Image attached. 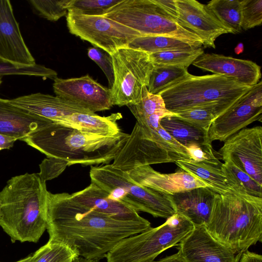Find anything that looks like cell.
<instances>
[{"mask_svg": "<svg viewBox=\"0 0 262 262\" xmlns=\"http://www.w3.org/2000/svg\"><path fill=\"white\" fill-rule=\"evenodd\" d=\"M9 100L14 105L52 122H57L61 118L74 113L95 114L73 101L40 93L22 96Z\"/></svg>", "mask_w": 262, "mask_h": 262, "instance_id": "cell-20", "label": "cell"}, {"mask_svg": "<svg viewBox=\"0 0 262 262\" xmlns=\"http://www.w3.org/2000/svg\"><path fill=\"white\" fill-rule=\"evenodd\" d=\"M237 99H224L176 113V116L208 132L213 121L229 109Z\"/></svg>", "mask_w": 262, "mask_h": 262, "instance_id": "cell-27", "label": "cell"}, {"mask_svg": "<svg viewBox=\"0 0 262 262\" xmlns=\"http://www.w3.org/2000/svg\"><path fill=\"white\" fill-rule=\"evenodd\" d=\"M256 121H262L261 81L213 121L208 129L210 140L224 142Z\"/></svg>", "mask_w": 262, "mask_h": 262, "instance_id": "cell-12", "label": "cell"}, {"mask_svg": "<svg viewBox=\"0 0 262 262\" xmlns=\"http://www.w3.org/2000/svg\"><path fill=\"white\" fill-rule=\"evenodd\" d=\"M148 262H183L180 256L177 252L174 254L166 256L158 260H152Z\"/></svg>", "mask_w": 262, "mask_h": 262, "instance_id": "cell-45", "label": "cell"}, {"mask_svg": "<svg viewBox=\"0 0 262 262\" xmlns=\"http://www.w3.org/2000/svg\"><path fill=\"white\" fill-rule=\"evenodd\" d=\"M52 123L0 98V134L21 140Z\"/></svg>", "mask_w": 262, "mask_h": 262, "instance_id": "cell-22", "label": "cell"}, {"mask_svg": "<svg viewBox=\"0 0 262 262\" xmlns=\"http://www.w3.org/2000/svg\"><path fill=\"white\" fill-rule=\"evenodd\" d=\"M68 166L66 161L52 158L45 159L39 165L40 172L38 175L41 180L46 182L47 181L58 177Z\"/></svg>", "mask_w": 262, "mask_h": 262, "instance_id": "cell-41", "label": "cell"}, {"mask_svg": "<svg viewBox=\"0 0 262 262\" xmlns=\"http://www.w3.org/2000/svg\"><path fill=\"white\" fill-rule=\"evenodd\" d=\"M204 53L201 47L192 50H170L149 54L154 66H172L187 68Z\"/></svg>", "mask_w": 262, "mask_h": 262, "instance_id": "cell-31", "label": "cell"}, {"mask_svg": "<svg viewBox=\"0 0 262 262\" xmlns=\"http://www.w3.org/2000/svg\"><path fill=\"white\" fill-rule=\"evenodd\" d=\"M91 182L101 188L119 186L127 192L123 204L137 212L155 217L168 219L176 213L171 195L141 186L133 181L127 171L113 168L111 164L91 166Z\"/></svg>", "mask_w": 262, "mask_h": 262, "instance_id": "cell-9", "label": "cell"}, {"mask_svg": "<svg viewBox=\"0 0 262 262\" xmlns=\"http://www.w3.org/2000/svg\"><path fill=\"white\" fill-rule=\"evenodd\" d=\"M103 16L139 32L142 36H170L203 46L197 35L183 27L154 0H121Z\"/></svg>", "mask_w": 262, "mask_h": 262, "instance_id": "cell-8", "label": "cell"}, {"mask_svg": "<svg viewBox=\"0 0 262 262\" xmlns=\"http://www.w3.org/2000/svg\"><path fill=\"white\" fill-rule=\"evenodd\" d=\"M137 121L143 119L156 113L168 112L164 101L159 94L148 92L146 86L142 89V97L139 103L127 106Z\"/></svg>", "mask_w": 262, "mask_h": 262, "instance_id": "cell-33", "label": "cell"}, {"mask_svg": "<svg viewBox=\"0 0 262 262\" xmlns=\"http://www.w3.org/2000/svg\"><path fill=\"white\" fill-rule=\"evenodd\" d=\"M244 47L243 43L240 42L237 45L236 47L234 48L235 53L238 55L241 53H242L244 51Z\"/></svg>", "mask_w": 262, "mask_h": 262, "instance_id": "cell-46", "label": "cell"}, {"mask_svg": "<svg viewBox=\"0 0 262 262\" xmlns=\"http://www.w3.org/2000/svg\"><path fill=\"white\" fill-rule=\"evenodd\" d=\"M160 124L177 141L185 147L192 143L211 145L208 131L195 126L176 115L162 118L160 121Z\"/></svg>", "mask_w": 262, "mask_h": 262, "instance_id": "cell-26", "label": "cell"}, {"mask_svg": "<svg viewBox=\"0 0 262 262\" xmlns=\"http://www.w3.org/2000/svg\"><path fill=\"white\" fill-rule=\"evenodd\" d=\"M192 160L214 165H222L219 160L222 159L219 152L214 150L211 145H200L192 143L186 147Z\"/></svg>", "mask_w": 262, "mask_h": 262, "instance_id": "cell-39", "label": "cell"}, {"mask_svg": "<svg viewBox=\"0 0 262 262\" xmlns=\"http://www.w3.org/2000/svg\"><path fill=\"white\" fill-rule=\"evenodd\" d=\"M121 0H69L68 11L84 15H103Z\"/></svg>", "mask_w": 262, "mask_h": 262, "instance_id": "cell-35", "label": "cell"}, {"mask_svg": "<svg viewBox=\"0 0 262 262\" xmlns=\"http://www.w3.org/2000/svg\"><path fill=\"white\" fill-rule=\"evenodd\" d=\"M176 246L183 262H239L242 254L218 241L204 225L194 226Z\"/></svg>", "mask_w": 262, "mask_h": 262, "instance_id": "cell-14", "label": "cell"}, {"mask_svg": "<svg viewBox=\"0 0 262 262\" xmlns=\"http://www.w3.org/2000/svg\"><path fill=\"white\" fill-rule=\"evenodd\" d=\"M31 257H32V254L29 255L28 256L21 259V260H19L18 261H17L16 262H30V260H31Z\"/></svg>", "mask_w": 262, "mask_h": 262, "instance_id": "cell-48", "label": "cell"}, {"mask_svg": "<svg viewBox=\"0 0 262 262\" xmlns=\"http://www.w3.org/2000/svg\"><path fill=\"white\" fill-rule=\"evenodd\" d=\"M111 56L114 81L109 90L113 105L137 104L141 100L143 86L148 85L154 67L149 54L125 47Z\"/></svg>", "mask_w": 262, "mask_h": 262, "instance_id": "cell-10", "label": "cell"}, {"mask_svg": "<svg viewBox=\"0 0 262 262\" xmlns=\"http://www.w3.org/2000/svg\"><path fill=\"white\" fill-rule=\"evenodd\" d=\"M216 192L208 187H198L171 195L176 213L187 218L194 226H206Z\"/></svg>", "mask_w": 262, "mask_h": 262, "instance_id": "cell-21", "label": "cell"}, {"mask_svg": "<svg viewBox=\"0 0 262 262\" xmlns=\"http://www.w3.org/2000/svg\"><path fill=\"white\" fill-rule=\"evenodd\" d=\"M66 16L69 32L90 42L110 55L118 49L127 47L139 32L103 15H81L68 11Z\"/></svg>", "mask_w": 262, "mask_h": 262, "instance_id": "cell-11", "label": "cell"}, {"mask_svg": "<svg viewBox=\"0 0 262 262\" xmlns=\"http://www.w3.org/2000/svg\"><path fill=\"white\" fill-rule=\"evenodd\" d=\"M177 20L184 28L197 35L205 47L215 48V41L220 35L230 33L215 16L207 5L195 0H176Z\"/></svg>", "mask_w": 262, "mask_h": 262, "instance_id": "cell-16", "label": "cell"}, {"mask_svg": "<svg viewBox=\"0 0 262 262\" xmlns=\"http://www.w3.org/2000/svg\"><path fill=\"white\" fill-rule=\"evenodd\" d=\"M69 0H30V3L41 17L50 21H57L68 13Z\"/></svg>", "mask_w": 262, "mask_h": 262, "instance_id": "cell-37", "label": "cell"}, {"mask_svg": "<svg viewBox=\"0 0 262 262\" xmlns=\"http://www.w3.org/2000/svg\"><path fill=\"white\" fill-rule=\"evenodd\" d=\"M46 214L49 241L64 244L89 260L105 258L122 239L151 227L143 217L132 221L112 218L78 203L66 192L48 191Z\"/></svg>", "mask_w": 262, "mask_h": 262, "instance_id": "cell-1", "label": "cell"}, {"mask_svg": "<svg viewBox=\"0 0 262 262\" xmlns=\"http://www.w3.org/2000/svg\"><path fill=\"white\" fill-rule=\"evenodd\" d=\"M205 226L218 241L242 253L262 241V198L243 190L216 193Z\"/></svg>", "mask_w": 262, "mask_h": 262, "instance_id": "cell-4", "label": "cell"}, {"mask_svg": "<svg viewBox=\"0 0 262 262\" xmlns=\"http://www.w3.org/2000/svg\"><path fill=\"white\" fill-rule=\"evenodd\" d=\"M127 47L148 54L170 50H187L202 47L177 38L162 36H141L134 39Z\"/></svg>", "mask_w": 262, "mask_h": 262, "instance_id": "cell-28", "label": "cell"}, {"mask_svg": "<svg viewBox=\"0 0 262 262\" xmlns=\"http://www.w3.org/2000/svg\"><path fill=\"white\" fill-rule=\"evenodd\" d=\"M7 75H22L41 77L53 80L57 77L54 70L36 63L33 66L18 65L0 58V76Z\"/></svg>", "mask_w": 262, "mask_h": 262, "instance_id": "cell-34", "label": "cell"}, {"mask_svg": "<svg viewBox=\"0 0 262 262\" xmlns=\"http://www.w3.org/2000/svg\"><path fill=\"white\" fill-rule=\"evenodd\" d=\"M73 262H99V260H89L83 257H79Z\"/></svg>", "mask_w": 262, "mask_h": 262, "instance_id": "cell-47", "label": "cell"}, {"mask_svg": "<svg viewBox=\"0 0 262 262\" xmlns=\"http://www.w3.org/2000/svg\"><path fill=\"white\" fill-rule=\"evenodd\" d=\"M2 76H0V85L1 84V83L2 82Z\"/></svg>", "mask_w": 262, "mask_h": 262, "instance_id": "cell-49", "label": "cell"}, {"mask_svg": "<svg viewBox=\"0 0 262 262\" xmlns=\"http://www.w3.org/2000/svg\"><path fill=\"white\" fill-rule=\"evenodd\" d=\"M192 64L213 74L224 75L232 78L247 86L255 85L261 78L260 67L255 62L231 56L204 53Z\"/></svg>", "mask_w": 262, "mask_h": 262, "instance_id": "cell-19", "label": "cell"}, {"mask_svg": "<svg viewBox=\"0 0 262 262\" xmlns=\"http://www.w3.org/2000/svg\"><path fill=\"white\" fill-rule=\"evenodd\" d=\"M129 135L121 132L114 136H100L52 122L21 140L48 158L66 161L68 166H92L113 161Z\"/></svg>", "mask_w": 262, "mask_h": 262, "instance_id": "cell-3", "label": "cell"}, {"mask_svg": "<svg viewBox=\"0 0 262 262\" xmlns=\"http://www.w3.org/2000/svg\"><path fill=\"white\" fill-rule=\"evenodd\" d=\"M17 140L16 138L0 134V150L10 148Z\"/></svg>", "mask_w": 262, "mask_h": 262, "instance_id": "cell-44", "label": "cell"}, {"mask_svg": "<svg viewBox=\"0 0 262 262\" xmlns=\"http://www.w3.org/2000/svg\"><path fill=\"white\" fill-rule=\"evenodd\" d=\"M252 87L224 75H192L159 94L166 108L177 113L220 100L239 99Z\"/></svg>", "mask_w": 262, "mask_h": 262, "instance_id": "cell-7", "label": "cell"}, {"mask_svg": "<svg viewBox=\"0 0 262 262\" xmlns=\"http://www.w3.org/2000/svg\"><path fill=\"white\" fill-rule=\"evenodd\" d=\"M154 1L177 19L178 9L176 0H154Z\"/></svg>", "mask_w": 262, "mask_h": 262, "instance_id": "cell-42", "label": "cell"}, {"mask_svg": "<svg viewBox=\"0 0 262 262\" xmlns=\"http://www.w3.org/2000/svg\"><path fill=\"white\" fill-rule=\"evenodd\" d=\"M261 23L262 0L242 1V29L246 31Z\"/></svg>", "mask_w": 262, "mask_h": 262, "instance_id": "cell-38", "label": "cell"}, {"mask_svg": "<svg viewBox=\"0 0 262 262\" xmlns=\"http://www.w3.org/2000/svg\"><path fill=\"white\" fill-rule=\"evenodd\" d=\"M122 118L120 113L106 117L96 114L74 113L61 118L57 122L82 133L104 137L114 136L121 132L117 121Z\"/></svg>", "mask_w": 262, "mask_h": 262, "instance_id": "cell-24", "label": "cell"}, {"mask_svg": "<svg viewBox=\"0 0 262 262\" xmlns=\"http://www.w3.org/2000/svg\"><path fill=\"white\" fill-rule=\"evenodd\" d=\"M207 6L230 33L241 32L242 1L212 0Z\"/></svg>", "mask_w": 262, "mask_h": 262, "instance_id": "cell-30", "label": "cell"}, {"mask_svg": "<svg viewBox=\"0 0 262 262\" xmlns=\"http://www.w3.org/2000/svg\"><path fill=\"white\" fill-rule=\"evenodd\" d=\"M0 58L21 66L36 63L23 38L8 0H0Z\"/></svg>", "mask_w": 262, "mask_h": 262, "instance_id": "cell-17", "label": "cell"}, {"mask_svg": "<svg viewBox=\"0 0 262 262\" xmlns=\"http://www.w3.org/2000/svg\"><path fill=\"white\" fill-rule=\"evenodd\" d=\"M239 262H262V256L246 250L242 253Z\"/></svg>", "mask_w": 262, "mask_h": 262, "instance_id": "cell-43", "label": "cell"}, {"mask_svg": "<svg viewBox=\"0 0 262 262\" xmlns=\"http://www.w3.org/2000/svg\"><path fill=\"white\" fill-rule=\"evenodd\" d=\"M127 172L137 184L169 195L198 187H209L197 177L182 169L171 173H161L150 165H144Z\"/></svg>", "mask_w": 262, "mask_h": 262, "instance_id": "cell-18", "label": "cell"}, {"mask_svg": "<svg viewBox=\"0 0 262 262\" xmlns=\"http://www.w3.org/2000/svg\"><path fill=\"white\" fill-rule=\"evenodd\" d=\"M88 55L101 68L106 76L110 89L114 81V72L111 56L97 47H90L88 50Z\"/></svg>", "mask_w": 262, "mask_h": 262, "instance_id": "cell-40", "label": "cell"}, {"mask_svg": "<svg viewBox=\"0 0 262 262\" xmlns=\"http://www.w3.org/2000/svg\"><path fill=\"white\" fill-rule=\"evenodd\" d=\"M46 182L38 173L16 176L0 192V226L12 243H37L47 227Z\"/></svg>", "mask_w": 262, "mask_h": 262, "instance_id": "cell-2", "label": "cell"}, {"mask_svg": "<svg viewBox=\"0 0 262 262\" xmlns=\"http://www.w3.org/2000/svg\"><path fill=\"white\" fill-rule=\"evenodd\" d=\"M221 168L247 194L262 198V186L259 185L250 176L236 167L231 161H225L223 163Z\"/></svg>", "mask_w": 262, "mask_h": 262, "instance_id": "cell-36", "label": "cell"}, {"mask_svg": "<svg viewBox=\"0 0 262 262\" xmlns=\"http://www.w3.org/2000/svg\"><path fill=\"white\" fill-rule=\"evenodd\" d=\"M176 164L181 169L191 173L207 184L210 188L218 194H223L229 192L243 190L231 177L226 174L217 166L192 160H179Z\"/></svg>", "mask_w": 262, "mask_h": 262, "instance_id": "cell-25", "label": "cell"}, {"mask_svg": "<svg viewBox=\"0 0 262 262\" xmlns=\"http://www.w3.org/2000/svg\"><path fill=\"white\" fill-rule=\"evenodd\" d=\"M53 88L56 96L78 103L94 113L110 110L113 106L109 89L89 74L68 79L57 77Z\"/></svg>", "mask_w": 262, "mask_h": 262, "instance_id": "cell-15", "label": "cell"}, {"mask_svg": "<svg viewBox=\"0 0 262 262\" xmlns=\"http://www.w3.org/2000/svg\"><path fill=\"white\" fill-rule=\"evenodd\" d=\"M185 217L176 213L161 225L120 241L106 255V262H148L176 246L193 228Z\"/></svg>", "mask_w": 262, "mask_h": 262, "instance_id": "cell-6", "label": "cell"}, {"mask_svg": "<svg viewBox=\"0 0 262 262\" xmlns=\"http://www.w3.org/2000/svg\"><path fill=\"white\" fill-rule=\"evenodd\" d=\"M184 67L154 66L147 86L149 93L159 94L165 89L190 77V74Z\"/></svg>", "mask_w": 262, "mask_h": 262, "instance_id": "cell-29", "label": "cell"}, {"mask_svg": "<svg viewBox=\"0 0 262 262\" xmlns=\"http://www.w3.org/2000/svg\"><path fill=\"white\" fill-rule=\"evenodd\" d=\"M189 160L191 159L186 147L161 125L152 129L136 122L111 165L113 168L129 171L144 165Z\"/></svg>", "mask_w": 262, "mask_h": 262, "instance_id": "cell-5", "label": "cell"}, {"mask_svg": "<svg viewBox=\"0 0 262 262\" xmlns=\"http://www.w3.org/2000/svg\"><path fill=\"white\" fill-rule=\"evenodd\" d=\"M79 257L67 245L48 241L32 254L30 262H73Z\"/></svg>", "mask_w": 262, "mask_h": 262, "instance_id": "cell-32", "label": "cell"}, {"mask_svg": "<svg viewBox=\"0 0 262 262\" xmlns=\"http://www.w3.org/2000/svg\"><path fill=\"white\" fill-rule=\"evenodd\" d=\"M261 142V126L244 128L227 138L219 152L262 186Z\"/></svg>", "mask_w": 262, "mask_h": 262, "instance_id": "cell-13", "label": "cell"}, {"mask_svg": "<svg viewBox=\"0 0 262 262\" xmlns=\"http://www.w3.org/2000/svg\"><path fill=\"white\" fill-rule=\"evenodd\" d=\"M107 195V192L92 182L84 189L71 194L78 203L115 219L132 221L143 218L135 210Z\"/></svg>", "mask_w": 262, "mask_h": 262, "instance_id": "cell-23", "label": "cell"}]
</instances>
